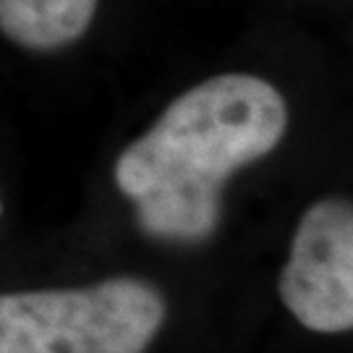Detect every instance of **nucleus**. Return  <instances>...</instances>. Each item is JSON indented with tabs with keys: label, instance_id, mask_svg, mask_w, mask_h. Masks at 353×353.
Listing matches in <instances>:
<instances>
[{
	"label": "nucleus",
	"instance_id": "obj_4",
	"mask_svg": "<svg viewBox=\"0 0 353 353\" xmlns=\"http://www.w3.org/2000/svg\"><path fill=\"white\" fill-rule=\"evenodd\" d=\"M100 0H0L3 37L32 52H58L89 32Z\"/></svg>",
	"mask_w": 353,
	"mask_h": 353
},
{
	"label": "nucleus",
	"instance_id": "obj_2",
	"mask_svg": "<svg viewBox=\"0 0 353 353\" xmlns=\"http://www.w3.org/2000/svg\"><path fill=\"white\" fill-rule=\"evenodd\" d=\"M168 319L152 280L0 293V353H147Z\"/></svg>",
	"mask_w": 353,
	"mask_h": 353
},
{
	"label": "nucleus",
	"instance_id": "obj_5",
	"mask_svg": "<svg viewBox=\"0 0 353 353\" xmlns=\"http://www.w3.org/2000/svg\"><path fill=\"white\" fill-rule=\"evenodd\" d=\"M0 214H3V196H0Z\"/></svg>",
	"mask_w": 353,
	"mask_h": 353
},
{
	"label": "nucleus",
	"instance_id": "obj_3",
	"mask_svg": "<svg viewBox=\"0 0 353 353\" xmlns=\"http://www.w3.org/2000/svg\"><path fill=\"white\" fill-rule=\"evenodd\" d=\"M283 306L309 332L353 327V204L325 196L301 214L278 280Z\"/></svg>",
	"mask_w": 353,
	"mask_h": 353
},
{
	"label": "nucleus",
	"instance_id": "obj_1",
	"mask_svg": "<svg viewBox=\"0 0 353 353\" xmlns=\"http://www.w3.org/2000/svg\"><path fill=\"white\" fill-rule=\"evenodd\" d=\"M285 131L288 105L275 84L254 74L212 76L178 94L118 154L115 186L144 236L207 243L220 228L228 178L278 150Z\"/></svg>",
	"mask_w": 353,
	"mask_h": 353
}]
</instances>
